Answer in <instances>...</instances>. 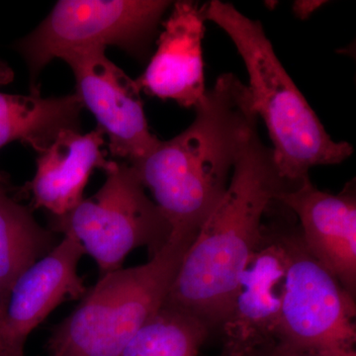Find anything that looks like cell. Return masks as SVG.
Returning a JSON list of instances; mask_svg holds the SVG:
<instances>
[{
  "label": "cell",
  "mask_w": 356,
  "mask_h": 356,
  "mask_svg": "<svg viewBox=\"0 0 356 356\" xmlns=\"http://www.w3.org/2000/svg\"><path fill=\"white\" fill-rule=\"evenodd\" d=\"M195 111L184 132L159 140L149 156L130 163L170 235L191 241L224 197L245 138L259 123L248 86L234 74L218 77Z\"/></svg>",
  "instance_id": "1"
},
{
  "label": "cell",
  "mask_w": 356,
  "mask_h": 356,
  "mask_svg": "<svg viewBox=\"0 0 356 356\" xmlns=\"http://www.w3.org/2000/svg\"><path fill=\"white\" fill-rule=\"evenodd\" d=\"M281 179L257 125L248 132L224 197L211 213L179 267L165 303L221 327L241 274L264 236V218Z\"/></svg>",
  "instance_id": "2"
},
{
  "label": "cell",
  "mask_w": 356,
  "mask_h": 356,
  "mask_svg": "<svg viewBox=\"0 0 356 356\" xmlns=\"http://www.w3.org/2000/svg\"><path fill=\"white\" fill-rule=\"evenodd\" d=\"M201 9L205 20L228 34L245 63L252 109L266 124L281 179L299 184L314 166L339 165L350 158L353 147L327 133L281 64L261 23L220 0Z\"/></svg>",
  "instance_id": "3"
},
{
  "label": "cell",
  "mask_w": 356,
  "mask_h": 356,
  "mask_svg": "<svg viewBox=\"0 0 356 356\" xmlns=\"http://www.w3.org/2000/svg\"><path fill=\"white\" fill-rule=\"evenodd\" d=\"M193 241L170 235L147 264L99 277L51 332L49 356H120L163 306Z\"/></svg>",
  "instance_id": "4"
},
{
  "label": "cell",
  "mask_w": 356,
  "mask_h": 356,
  "mask_svg": "<svg viewBox=\"0 0 356 356\" xmlns=\"http://www.w3.org/2000/svg\"><path fill=\"white\" fill-rule=\"evenodd\" d=\"M95 195L62 216H51V231L76 236L95 259L100 277L123 266L127 255L147 247L153 257L172 229L130 163L111 161Z\"/></svg>",
  "instance_id": "5"
},
{
  "label": "cell",
  "mask_w": 356,
  "mask_h": 356,
  "mask_svg": "<svg viewBox=\"0 0 356 356\" xmlns=\"http://www.w3.org/2000/svg\"><path fill=\"white\" fill-rule=\"evenodd\" d=\"M166 0H60L31 33L14 44L30 76L31 91L51 60L69 51L114 46L137 58L149 51Z\"/></svg>",
  "instance_id": "6"
},
{
  "label": "cell",
  "mask_w": 356,
  "mask_h": 356,
  "mask_svg": "<svg viewBox=\"0 0 356 356\" xmlns=\"http://www.w3.org/2000/svg\"><path fill=\"white\" fill-rule=\"evenodd\" d=\"M289 262L275 343L313 356H356L355 295L285 233Z\"/></svg>",
  "instance_id": "7"
},
{
  "label": "cell",
  "mask_w": 356,
  "mask_h": 356,
  "mask_svg": "<svg viewBox=\"0 0 356 356\" xmlns=\"http://www.w3.org/2000/svg\"><path fill=\"white\" fill-rule=\"evenodd\" d=\"M106 48L79 49L60 57L74 74L76 95L108 139L110 154L134 163L159 140L149 131L136 81L109 60Z\"/></svg>",
  "instance_id": "8"
},
{
  "label": "cell",
  "mask_w": 356,
  "mask_h": 356,
  "mask_svg": "<svg viewBox=\"0 0 356 356\" xmlns=\"http://www.w3.org/2000/svg\"><path fill=\"white\" fill-rule=\"evenodd\" d=\"M288 254L285 233L268 232L245 267L221 329L228 356H254L275 343L280 324Z\"/></svg>",
  "instance_id": "9"
},
{
  "label": "cell",
  "mask_w": 356,
  "mask_h": 356,
  "mask_svg": "<svg viewBox=\"0 0 356 356\" xmlns=\"http://www.w3.org/2000/svg\"><path fill=\"white\" fill-rule=\"evenodd\" d=\"M275 200L298 218L299 235L307 252L355 296V180L332 194L318 191L307 177L285 185Z\"/></svg>",
  "instance_id": "10"
},
{
  "label": "cell",
  "mask_w": 356,
  "mask_h": 356,
  "mask_svg": "<svg viewBox=\"0 0 356 356\" xmlns=\"http://www.w3.org/2000/svg\"><path fill=\"white\" fill-rule=\"evenodd\" d=\"M86 250L65 234L46 257L18 278L6 307L0 356H24L28 337L60 304L88 292L77 266Z\"/></svg>",
  "instance_id": "11"
},
{
  "label": "cell",
  "mask_w": 356,
  "mask_h": 356,
  "mask_svg": "<svg viewBox=\"0 0 356 356\" xmlns=\"http://www.w3.org/2000/svg\"><path fill=\"white\" fill-rule=\"evenodd\" d=\"M202 9L193 1L173 4L163 23L158 49L144 74L136 79L140 90L159 99L173 100L185 108H194L205 98Z\"/></svg>",
  "instance_id": "12"
},
{
  "label": "cell",
  "mask_w": 356,
  "mask_h": 356,
  "mask_svg": "<svg viewBox=\"0 0 356 356\" xmlns=\"http://www.w3.org/2000/svg\"><path fill=\"white\" fill-rule=\"evenodd\" d=\"M104 133L99 128L81 134L67 129L36 159V172L25 191L35 208L62 216L83 200V192L95 168L106 170L112 161L102 151Z\"/></svg>",
  "instance_id": "13"
},
{
  "label": "cell",
  "mask_w": 356,
  "mask_h": 356,
  "mask_svg": "<svg viewBox=\"0 0 356 356\" xmlns=\"http://www.w3.org/2000/svg\"><path fill=\"white\" fill-rule=\"evenodd\" d=\"M83 108L76 93L46 98L39 90L28 95L0 92V149L18 140L38 154L63 130L79 131Z\"/></svg>",
  "instance_id": "14"
},
{
  "label": "cell",
  "mask_w": 356,
  "mask_h": 356,
  "mask_svg": "<svg viewBox=\"0 0 356 356\" xmlns=\"http://www.w3.org/2000/svg\"><path fill=\"white\" fill-rule=\"evenodd\" d=\"M55 234L0 184V296H9L18 278L53 250L58 243Z\"/></svg>",
  "instance_id": "15"
},
{
  "label": "cell",
  "mask_w": 356,
  "mask_h": 356,
  "mask_svg": "<svg viewBox=\"0 0 356 356\" xmlns=\"http://www.w3.org/2000/svg\"><path fill=\"white\" fill-rule=\"evenodd\" d=\"M209 332L200 318L165 303L120 356H199Z\"/></svg>",
  "instance_id": "16"
},
{
  "label": "cell",
  "mask_w": 356,
  "mask_h": 356,
  "mask_svg": "<svg viewBox=\"0 0 356 356\" xmlns=\"http://www.w3.org/2000/svg\"><path fill=\"white\" fill-rule=\"evenodd\" d=\"M254 356H313L302 351L292 350L281 344L273 343L259 351Z\"/></svg>",
  "instance_id": "17"
},
{
  "label": "cell",
  "mask_w": 356,
  "mask_h": 356,
  "mask_svg": "<svg viewBox=\"0 0 356 356\" xmlns=\"http://www.w3.org/2000/svg\"><path fill=\"white\" fill-rule=\"evenodd\" d=\"M323 3H325L324 1H296L293 6V10L295 14L298 16L301 19H306L312 13H315L316 10L323 6Z\"/></svg>",
  "instance_id": "18"
},
{
  "label": "cell",
  "mask_w": 356,
  "mask_h": 356,
  "mask_svg": "<svg viewBox=\"0 0 356 356\" xmlns=\"http://www.w3.org/2000/svg\"><path fill=\"white\" fill-rule=\"evenodd\" d=\"M14 72L10 65L0 58V86H8L13 83Z\"/></svg>",
  "instance_id": "19"
},
{
  "label": "cell",
  "mask_w": 356,
  "mask_h": 356,
  "mask_svg": "<svg viewBox=\"0 0 356 356\" xmlns=\"http://www.w3.org/2000/svg\"><path fill=\"white\" fill-rule=\"evenodd\" d=\"M4 317H6V307L0 302V353H1L2 336H3Z\"/></svg>",
  "instance_id": "20"
},
{
  "label": "cell",
  "mask_w": 356,
  "mask_h": 356,
  "mask_svg": "<svg viewBox=\"0 0 356 356\" xmlns=\"http://www.w3.org/2000/svg\"><path fill=\"white\" fill-rule=\"evenodd\" d=\"M2 182H3V178H2L1 175H0V184H1Z\"/></svg>",
  "instance_id": "21"
}]
</instances>
